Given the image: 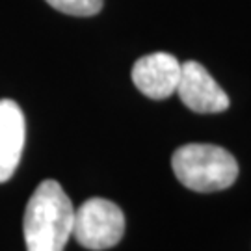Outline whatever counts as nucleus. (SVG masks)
Wrapping results in <instances>:
<instances>
[{"instance_id": "f257e3e1", "label": "nucleus", "mask_w": 251, "mask_h": 251, "mask_svg": "<svg viewBox=\"0 0 251 251\" xmlns=\"http://www.w3.org/2000/svg\"><path fill=\"white\" fill-rule=\"evenodd\" d=\"M75 208L60 182L43 180L28 199L23 233L26 251H63L73 234Z\"/></svg>"}, {"instance_id": "f03ea898", "label": "nucleus", "mask_w": 251, "mask_h": 251, "mask_svg": "<svg viewBox=\"0 0 251 251\" xmlns=\"http://www.w3.org/2000/svg\"><path fill=\"white\" fill-rule=\"evenodd\" d=\"M175 177L194 192L210 194L229 188L238 177V162L224 147L188 144L179 147L171 158Z\"/></svg>"}, {"instance_id": "7ed1b4c3", "label": "nucleus", "mask_w": 251, "mask_h": 251, "mask_svg": "<svg viewBox=\"0 0 251 251\" xmlns=\"http://www.w3.org/2000/svg\"><path fill=\"white\" fill-rule=\"evenodd\" d=\"M125 234V216L121 208L102 198L88 199L75 210L73 236L82 248L102 251L114 248Z\"/></svg>"}, {"instance_id": "20e7f679", "label": "nucleus", "mask_w": 251, "mask_h": 251, "mask_svg": "<svg viewBox=\"0 0 251 251\" xmlns=\"http://www.w3.org/2000/svg\"><path fill=\"white\" fill-rule=\"evenodd\" d=\"M180 100L198 114H218L229 108V97L201 63L188 60L180 63L177 84Z\"/></svg>"}, {"instance_id": "39448f33", "label": "nucleus", "mask_w": 251, "mask_h": 251, "mask_svg": "<svg viewBox=\"0 0 251 251\" xmlns=\"http://www.w3.org/2000/svg\"><path fill=\"white\" fill-rule=\"evenodd\" d=\"M180 62L168 52H152L140 58L132 67V82L151 99H166L177 91Z\"/></svg>"}, {"instance_id": "423d86ee", "label": "nucleus", "mask_w": 251, "mask_h": 251, "mask_svg": "<svg viewBox=\"0 0 251 251\" xmlns=\"http://www.w3.org/2000/svg\"><path fill=\"white\" fill-rule=\"evenodd\" d=\"M26 138L25 114L11 99L0 100V182L13 177Z\"/></svg>"}, {"instance_id": "0eeeda50", "label": "nucleus", "mask_w": 251, "mask_h": 251, "mask_svg": "<svg viewBox=\"0 0 251 251\" xmlns=\"http://www.w3.org/2000/svg\"><path fill=\"white\" fill-rule=\"evenodd\" d=\"M54 9L75 15V17H91L99 13L104 0H47Z\"/></svg>"}]
</instances>
